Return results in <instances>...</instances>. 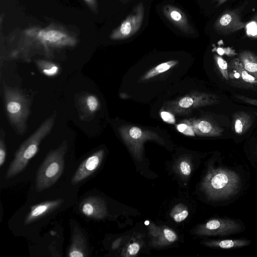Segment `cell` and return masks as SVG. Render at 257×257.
<instances>
[{
	"label": "cell",
	"instance_id": "24",
	"mask_svg": "<svg viewBox=\"0 0 257 257\" xmlns=\"http://www.w3.org/2000/svg\"><path fill=\"white\" fill-rule=\"evenodd\" d=\"M6 148L5 141V132L1 129L0 139V166L2 167L6 159Z\"/></svg>",
	"mask_w": 257,
	"mask_h": 257
},
{
	"label": "cell",
	"instance_id": "20",
	"mask_svg": "<svg viewBox=\"0 0 257 257\" xmlns=\"http://www.w3.org/2000/svg\"><path fill=\"white\" fill-rule=\"evenodd\" d=\"M250 241L246 239H223L213 240L208 242V244L211 246L222 249H230L241 247L249 245Z\"/></svg>",
	"mask_w": 257,
	"mask_h": 257
},
{
	"label": "cell",
	"instance_id": "31",
	"mask_svg": "<svg viewBox=\"0 0 257 257\" xmlns=\"http://www.w3.org/2000/svg\"><path fill=\"white\" fill-rule=\"evenodd\" d=\"M164 234L166 239L170 242H173L176 239L175 233L171 230L165 229L164 230Z\"/></svg>",
	"mask_w": 257,
	"mask_h": 257
},
{
	"label": "cell",
	"instance_id": "27",
	"mask_svg": "<svg viewBox=\"0 0 257 257\" xmlns=\"http://www.w3.org/2000/svg\"><path fill=\"white\" fill-rule=\"evenodd\" d=\"M234 96L237 99H239V100L241 101L242 102L245 103L257 106V99L250 98L239 94H235Z\"/></svg>",
	"mask_w": 257,
	"mask_h": 257
},
{
	"label": "cell",
	"instance_id": "10",
	"mask_svg": "<svg viewBox=\"0 0 257 257\" xmlns=\"http://www.w3.org/2000/svg\"><path fill=\"white\" fill-rule=\"evenodd\" d=\"M38 36L44 44L51 47L72 46L76 43L72 37L63 32L55 29L41 31Z\"/></svg>",
	"mask_w": 257,
	"mask_h": 257
},
{
	"label": "cell",
	"instance_id": "34",
	"mask_svg": "<svg viewBox=\"0 0 257 257\" xmlns=\"http://www.w3.org/2000/svg\"><path fill=\"white\" fill-rule=\"evenodd\" d=\"M228 0H213V2H216L217 4V6H219L223 4H224L225 2L227 1Z\"/></svg>",
	"mask_w": 257,
	"mask_h": 257
},
{
	"label": "cell",
	"instance_id": "28",
	"mask_svg": "<svg viewBox=\"0 0 257 257\" xmlns=\"http://www.w3.org/2000/svg\"><path fill=\"white\" fill-rule=\"evenodd\" d=\"M188 212L185 209L178 211L173 215L174 220L177 222H181L187 218Z\"/></svg>",
	"mask_w": 257,
	"mask_h": 257
},
{
	"label": "cell",
	"instance_id": "18",
	"mask_svg": "<svg viewBox=\"0 0 257 257\" xmlns=\"http://www.w3.org/2000/svg\"><path fill=\"white\" fill-rule=\"evenodd\" d=\"M252 122L249 113L243 111L236 112L232 115V131L237 135H242L250 127Z\"/></svg>",
	"mask_w": 257,
	"mask_h": 257
},
{
	"label": "cell",
	"instance_id": "22",
	"mask_svg": "<svg viewBox=\"0 0 257 257\" xmlns=\"http://www.w3.org/2000/svg\"><path fill=\"white\" fill-rule=\"evenodd\" d=\"M178 62L176 60H172L158 65L146 73L141 78V80H148L162 73L165 72L177 65Z\"/></svg>",
	"mask_w": 257,
	"mask_h": 257
},
{
	"label": "cell",
	"instance_id": "16",
	"mask_svg": "<svg viewBox=\"0 0 257 257\" xmlns=\"http://www.w3.org/2000/svg\"><path fill=\"white\" fill-rule=\"evenodd\" d=\"M163 13L166 17L181 31L188 33L191 27L185 14L179 8L172 6H166L163 8Z\"/></svg>",
	"mask_w": 257,
	"mask_h": 257
},
{
	"label": "cell",
	"instance_id": "6",
	"mask_svg": "<svg viewBox=\"0 0 257 257\" xmlns=\"http://www.w3.org/2000/svg\"><path fill=\"white\" fill-rule=\"evenodd\" d=\"M218 102V97L214 94L194 92L174 102L171 107L174 112L182 113L199 107L216 104Z\"/></svg>",
	"mask_w": 257,
	"mask_h": 257
},
{
	"label": "cell",
	"instance_id": "26",
	"mask_svg": "<svg viewBox=\"0 0 257 257\" xmlns=\"http://www.w3.org/2000/svg\"><path fill=\"white\" fill-rule=\"evenodd\" d=\"M247 32L250 37L257 38V21H253L247 26Z\"/></svg>",
	"mask_w": 257,
	"mask_h": 257
},
{
	"label": "cell",
	"instance_id": "14",
	"mask_svg": "<svg viewBox=\"0 0 257 257\" xmlns=\"http://www.w3.org/2000/svg\"><path fill=\"white\" fill-rule=\"evenodd\" d=\"M63 201L62 199H58L44 202L32 206L25 220V224H30L55 210L61 205Z\"/></svg>",
	"mask_w": 257,
	"mask_h": 257
},
{
	"label": "cell",
	"instance_id": "11",
	"mask_svg": "<svg viewBox=\"0 0 257 257\" xmlns=\"http://www.w3.org/2000/svg\"><path fill=\"white\" fill-rule=\"evenodd\" d=\"M229 79L239 83L257 86V78L249 73L238 58L232 59L228 65Z\"/></svg>",
	"mask_w": 257,
	"mask_h": 257
},
{
	"label": "cell",
	"instance_id": "33",
	"mask_svg": "<svg viewBox=\"0 0 257 257\" xmlns=\"http://www.w3.org/2000/svg\"><path fill=\"white\" fill-rule=\"evenodd\" d=\"M84 1L93 12H96L97 11V6L96 0H84Z\"/></svg>",
	"mask_w": 257,
	"mask_h": 257
},
{
	"label": "cell",
	"instance_id": "4",
	"mask_svg": "<svg viewBox=\"0 0 257 257\" xmlns=\"http://www.w3.org/2000/svg\"><path fill=\"white\" fill-rule=\"evenodd\" d=\"M3 92L9 119L18 132L23 134L26 130L30 112L28 99L18 88L10 87L4 83Z\"/></svg>",
	"mask_w": 257,
	"mask_h": 257
},
{
	"label": "cell",
	"instance_id": "29",
	"mask_svg": "<svg viewBox=\"0 0 257 257\" xmlns=\"http://www.w3.org/2000/svg\"><path fill=\"white\" fill-rule=\"evenodd\" d=\"M161 116L164 121L169 123H174L175 122V119L174 115L166 111H162L161 113Z\"/></svg>",
	"mask_w": 257,
	"mask_h": 257
},
{
	"label": "cell",
	"instance_id": "17",
	"mask_svg": "<svg viewBox=\"0 0 257 257\" xmlns=\"http://www.w3.org/2000/svg\"><path fill=\"white\" fill-rule=\"evenodd\" d=\"M70 257L87 256V248L85 238L79 228L75 226L72 233V241L68 251Z\"/></svg>",
	"mask_w": 257,
	"mask_h": 257
},
{
	"label": "cell",
	"instance_id": "19",
	"mask_svg": "<svg viewBox=\"0 0 257 257\" xmlns=\"http://www.w3.org/2000/svg\"><path fill=\"white\" fill-rule=\"evenodd\" d=\"M238 58L244 68L257 78V55L250 51L244 50L239 53Z\"/></svg>",
	"mask_w": 257,
	"mask_h": 257
},
{
	"label": "cell",
	"instance_id": "30",
	"mask_svg": "<svg viewBox=\"0 0 257 257\" xmlns=\"http://www.w3.org/2000/svg\"><path fill=\"white\" fill-rule=\"evenodd\" d=\"M180 169L181 172L184 175H189L191 173V168L186 161H182L180 164Z\"/></svg>",
	"mask_w": 257,
	"mask_h": 257
},
{
	"label": "cell",
	"instance_id": "5",
	"mask_svg": "<svg viewBox=\"0 0 257 257\" xmlns=\"http://www.w3.org/2000/svg\"><path fill=\"white\" fill-rule=\"evenodd\" d=\"M144 17V6L140 2L119 26L112 31L110 38L113 40H120L132 36L140 29Z\"/></svg>",
	"mask_w": 257,
	"mask_h": 257
},
{
	"label": "cell",
	"instance_id": "21",
	"mask_svg": "<svg viewBox=\"0 0 257 257\" xmlns=\"http://www.w3.org/2000/svg\"><path fill=\"white\" fill-rule=\"evenodd\" d=\"M36 64L40 71L47 76H55L60 72L59 66L51 61L40 59L37 60Z\"/></svg>",
	"mask_w": 257,
	"mask_h": 257
},
{
	"label": "cell",
	"instance_id": "15",
	"mask_svg": "<svg viewBox=\"0 0 257 257\" xmlns=\"http://www.w3.org/2000/svg\"><path fill=\"white\" fill-rule=\"evenodd\" d=\"M79 109L81 119L92 117L100 108V101L94 94L87 93L81 96L78 99Z\"/></svg>",
	"mask_w": 257,
	"mask_h": 257
},
{
	"label": "cell",
	"instance_id": "3",
	"mask_svg": "<svg viewBox=\"0 0 257 257\" xmlns=\"http://www.w3.org/2000/svg\"><path fill=\"white\" fill-rule=\"evenodd\" d=\"M240 184L239 176L225 168L211 169L204 180V186L213 199H224L235 194Z\"/></svg>",
	"mask_w": 257,
	"mask_h": 257
},
{
	"label": "cell",
	"instance_id": "9",
	"mask_svg": "<svg viewBox=\"0 0 257 257\" xmlns=\"http://www.w3.org/2000/svg\"><path fill=\"white\" fill-rule=\"evenodd\" d=\"M104 151L99 150L87 158L80 165L71 179V183L76 184L94 173L100 165Z\"/></svg>",
	"mask_w": 257,
	"mask_h": 257
},
{
	"label": "cell",
	"instance_id": "8",
	"mask_svg": "<svg viewBox=\"0 0 257 257\" xmlns=\"http://www.w3.org/2000/svg\"><path fill=\"white\" fill-rule=\"evenodd\" d=\"M240 224L235 220L227 218H214L207 221L202 229L203 234L225 236L240 230Z\"/></svg>",
	"mask_w": 257,
	"mask_h": 257
},
{
	"label": "cell",
	"instance_id": "23",
	"mask_svg": "<svg viewBox=\"0 0 257 257\" xmlns=\"http://www.w3.org/2000/svg\"><path fill=\"white\" fill-rule=\"evenodd\" d=\"M214 59L217 67L222 77L225 80H229L228 64L227 62L222 57L217 55L214 56Z\"/></svg>",
	"mask_w": 257,
	"mask_h": 257
},
{
	"label": "cell",
	"instance_id": "32",
	"mask_svg": "<svg viewBox=\"0 0 257 257\" xmlns=\"http://www.w3.org/2000/svg\"><path fill=\"white\" fill-rule=\"evenodd\" d=\"M140 245L136 242L131 244L127 248V251L129 254L134 255L136 254L139 251Z\"/></svg>",
	"mask_w": 257,
	"mask_h": 257
},
{
	"label": "cell",
	"instance_id": "12",
	"mask_svg": "<svg viewBox=\"0 0 257 257\" xmlns=\"http://www.w3.org/2000/svg\"><path fill=\"white\" fill-rule=\"evenodd\" d=\"M80 207L81 212L90 218L101 219L106 214L104 201L98 196H90L85 198Z\"/></svg>",
	"mask_w": 257,
	"mask_h": 257
},
{
	"label": "cell",
	"instance_id": "1",
	"mask_svg": "<svg viewBox=\"0 0 257 257\" xmlns=\"http://www.w3.org/2000/svg\"><path fill=\"white\" fill-rule=\"evenodd\" d=\"M55 113L46 119L20 147L6 174L7 179L21 172L36 154L42 141L50 133L55 122Z\"/></svg>",
	"mask_w": 257,
	"mask_h": 257
},
{
	"label": "cell",
	"instance_id": "2",
	"mask_svg": "<svg viewBox=\"0 0 257 257\" xmlns=\"http://www.w3.org/2000/svg\"><path fill=\"white\" fill-rule=\"evenodd\" d=\"M68 149L66 141L51 151L40 166L36 175L35 189L41 192L55 184L63 173L64 157Z\"/></svg>",
	"mask_w": 257,
	"mask_h": 257
},
{
	"label": "cell",
	"instance_id": "13",
	"mask_svg": "<svg viewBox=\"0 0 257 257\" xmlns=\"http://www.w3.org/2000/svg\"><path fill=\"white\" fill-rule=\"evenodd\" d=\"M192 126L195 133L201 136L219 137L223 130L215 122L208 119H199L187 121Z\"/></svg>",
	"mask_w": 257,
	"mask_h": 257
},
{
	"label": "cell",
	"instance_id": "25",
	"mask_svg": "<svg viewBox=\"0 0 257 257\" xmlns=\"http://www.w3.org/2000/svg\"><path fill=\"white\" fill-rule=\"evenodd\" d=\"M178 131L185 135L194 136L195 132L192 126L187 123H180L177 125Z\"/></svg>",
	"mask_w": 257,
	"mask_h": 257
},
{
	"label": "cell",
	"instance_id": "7",
	"mask_svg": "<svg viewBox=\"0 0 257 257\" xmlns=\"http://www.w3.org/2000/svg\"><path fill=\"white\" fill-rule=\"evenodd\" d=\"M245 26L241 17L235 11L228 10L223 13L216 20L214 27L217 33L228 35L239 31Z\"/></svg>",
	"mask_w": 257,
	"mask_h": 257
}]
</instances>
